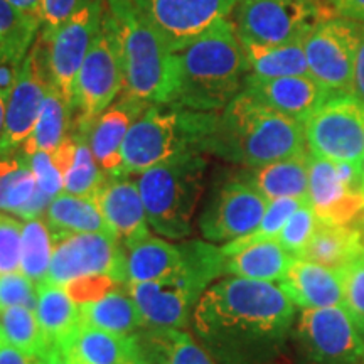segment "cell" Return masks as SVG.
<instances>
[{"label": "cell", "instance_id": "cell-1", "mask_svg": "<svg viewBox=\"0 0 364 364\" xmlns=\"http://www.w3.org/2000/svg\"><path fill=\"white\" fill-rule=\"evenodd\" d=\"M295 309L280 285L228 277L208 287L191 321L215 364H275L294 338Z\"/></svg>", "mask_w": 364, "mask_h": 364}, {"label": "cell", "instance_id": "cell-2", "mask_svg": "<svg viewBox=\"0 0 364 364\" xmlns=\"http://www.w3.org/2000/svg\"><path fill=\"white\" fill-rule=\"evenodd\" d=\"M307 152L304 124L282 115L241 91L225 110L204 154H213L247 169Z\"/></svg>", "mask_w": 364, "mask_h": 364}, {"label": "cell", "instance_id": "cell-3", "mask_svg": "<svg viewBox=\"0 0 364 364\" xmlns=\"http://www.w3.org/2000/svg\"><path fill=\"white\" fill-rule=\"evenodd\" d=\"M177 54L179 95L174 105L196 112H221L243 90L248 63L228 17L213 24Z\"/></svg>", "mask_w": 364, "mask_h": 364}, {"label": "cell", "instance_id": "cell-4", "mask_svg": "<svg viewBox=\"0 0 364 364\" xmlns=\"http://www.w3.org/2000/svg\"><path fill=\"white\" fill-rule=\"evenodd\" d=\"M105 16L120 49L125 93L150 105H174L179 65L166 39L130 0H107Z\"/></svg>", "mask_w": 364, "mask_h": 364}, {"label": "cell", "instance_id": "cell-5", "mask_svg": "<svg viewBox=\"0 0 364 364\" xmlns=\"http://www.w3.org/2000/svg\"><path fill=\"white\" fill-rule=\"evenodd\" d=\"M182 265L167 279L149 284H125L149 329L189 324L198 300L213 280L225 275L221 247L204 241L182 245Z\"/></svg>", "mask_w": 364, "mask_h": 364}, {"label": "cell", "instance_id": "cell-6", "mask_svg": "<svg viewBox=\"0 0 364 364\" xmlns=\"http://www.w3.org/2000/svg\"><path fill=\"white\" fill-rule=\"evenodd\" d=\"M216 120L218 112H196L179 105H150L125 136L122 172L124 176L142 174L182 154H204Z\"/></svg>", "mask_w": 364, "mask_h": 364}, {"label": "cell", "instance_id": "cell-7", "mask_svg": "<svg viewBox=\"0 0 364 364\" xmlns=\"http://www.w3.org/2000/svg\"><path fill=\"white\" fill-rule=\"evenodd\" d=\"M208 162L199 152L150 167L136 177L149 226L164 238L184 240L204 189Z\"/></svg>", "mask_w": 364, "mask_h": 364}, {"label": "cell", "instance_id": "cell-8", "mask_svg": "<svg viewBox=\"0 0 364 364\" xmlns=\"http://www.w3.org/2000/svg\"><path fill=\"white\" fill-rule=\"evenodd\" d=\"M363 29L361 22L327 16L304 39L309 75L329 97L353 95Z\"/></svg>", "mask_w": 364, "mask_h": 364}, {"label": "cell", "instance_id": "cell-9", "mask_svg": "<svg viewBox=\"0 0 364 364\" xmlns=\"http://www.w3.org/2000/svg\"><path fill=\"white\" fill-rule=\"evenodd\" d=\"M327 16L324 0H240L233 22L241 43L279 46L304 41Z\"/></svg>", "mask_w": 364, "mask_h": 364}, {"label": "cell", "instance_id": "cell-10", "mask_svg": "<svg viewBox=\"0 0 364 364\" xmlns=\"http://www.w3.org/2000/svg\"><path fill=\"white\" fill-rule=\"evenodd\" d=\"M294 341L302 364H364V339L344 307L300 311Z\"/></svg>", "mask_w": 364, "mask_h": 364}, {"label": "cell", "instance_id": "cell-11", "mask_svg": "<svg viewBox=\"0 0 364 364\" xmlns=\"http://www.w3.org/2000/svg\"><path fill=\"white\" fill-rule=\"evenodd\" d=\"M309 154L338 164L364 162V103L354 95L326 100L304 122Z\"/></svg>", "mask_w": 364, "mask_h": 364}, {"label": "cell", "instance_id": "cell-12", "mask_svg": "<svg viewBox=\"0 0 364 364\" xmlns=\"http://www.w3.org/2000/svg\"><path fill=\"white\" fill-rule=\"evenodd\" d=\"M86 277H110L127 284L125 248L110 233L54 235V252L44 284L66 287Z\"/></svg>", "mask_w": 364, "mask_h": 364}, {"label": "cell", "instance_id": "cell-13", "mask_svg": "<svg viewBox=\"0 0 364 364\" xmlns=\"http://www.w3.org/2000/svg\"><path fill=\"white\" fill-rule=\"evenodd\" d=\"M307 198L321 223L361 228L364 218L363 164H338L311 156Z\"/></svg>", "mask_w": 364, "mask_h": 364}, {"label": "cell", "instance_id": "cell-14", "mask_svg": "<svg viewBox=\"0 0 364 364\" xmlns=\"http://www.w3.org/2000/svg\"><path fill=\"white\" fill-rule=\"evenodd\" d=\"M124 90V68L113 29L103 12L88 56L81 66L75 86L76 130H86L91 122L107 110Z\"/></svg>", "mask_w": 364, "mask_h": 364}, {"label": "cell", "instance_id": "cell-15", "mask_svg": "<svg viewBox=\"0 0 364 364\" xmlns=\"http://www.w3.org/2000/svg\"><path fill=\"white\" fill-rule=\"evenodd\" d=\"M103 0H85L78 11L51 36L46 46V66L51 85L75 112V86L103 22Z\"/></svg>", "mask_w": 364, "mask_h": 364}, {"label": "cell", "instance_id": "cell-16", "mask_svg": "<svg viewBox=\"0 0 364 364\" xmlns=\"http://www.w3.org/2000/svg\"><path fill=\"white\" fill-rule=\"evenodd\" d=\"M268 201L240 177L221 184L203 209L199 231L209 243H230L260 225Z\"/></svg>", "mask_w": 364, "mask_h": 364}, {"label": "cell", "instance_id": "cell-17", "mask_svg": "<svg viewBox=\"0 0 364 364\" xmlns=\"http://www.w3.org/2000/svg\"><path fill=\"white\" fill-rule=\"evenodd\" d=\"M51 80L46 66V46L41 38L27 54L17 83L6 102V124L0 140V157L19 152L33 134Z\"/></svg>", "mask_w": 364, "mask_h": 364}, {"label": "cell", "instance_id": "cell-18", "mask_svg": "<svg viewBox=\"0 0 364 364\" xmlns=\"http://www.w3.org/2000/svg\"><path fill=\"white\" fill-rule=\"evenodd\" d=\"M174 53L235 12L240 0H130Z\"/></svg>", "mask_w": 364, "mask_h": 364}, {"label": "cell", "instance_id": "cell-19", "mask_svg": "<svg viewBox=\"0 0 364 364\" xmlns=\"http://www.w3.org/2000/svg\"><path fill=\"white\" fill-rule=\"evenodd\" d=\"M108 233L125 250L150 235L149 221L136 179L108 176L95 193Z\"/></svg>", "mask_w": 364, "mask_h": 364}, {"label": "cell", "instance_id": "cell-20", "mask_svg": "<svg viewBox=\"0 0 364 364\" xmlns=\"http://www.w3.org/2000/svg\"><path fill=\"white\" fill-rule=\"evenodd\" d=\"M150 107L144 100L125 93L98 115L86 129L90 149L100 169L108 176H124L122 147L134 122Z\"/></svg>", "mask_w": 364, "mask_h": 364}, {"label": "cell", "instance_id": "cell-21", "mask_svg": "<svg viewBox=\"0 0 364 364\" xmlns=\"http://www.w3.org/2000/svg\"><path fill=\"white\" fill-rule=\"evenodd\" d=\"M241 91L300 124H304L326 100L331 98L312 76L260 78L247 75Z\"/></svg>", "mask_w": 364, "mask_h": 364}, {"label": "cell", "instance_id": "cell-22", "mask_svg": "<svg viewBox=\"0 0 364 364\" xmlns=\"http://www.w3.org/2000/svg\"><path fill=\"white\" fill-rule=\"evenodd\" d=\"M279 285L300 311L344 307L343 270L295 258Z\"/></svg>", "mask_w": 364, "mask_h": 364}, {"label": "cell", "instance_id": "cell-23", "mask_svg": "<svg viewBox=\"0 0 364 364\" xmlns=\"http://www.w3.org/2000/svg\"><path fill=\"white\" fill-rule=\"evenodd\" d=\"M58 349L71 364H142L136 334H115L83 322Z\"/></svg>", "mask_w": 364, "mask_h": 364}, {"label": "cell", "instance_id": "cell-24", "mask_svg": "<svg viewBox=\"0 0 364 364\" xmlns=\"http://www.w3.org/2000/svg\"><path fill=\"white\" fill-rule=\"evenodd\" d=\"M51 198L38 188L27 156L21 152L0 157V213L22 220L43 218Z\"/></svg>", "mask_w": 364, "mask_h": 364}, {"label": "cell", "instance_id": "cell-25", "mask_svg": "<svg viewBox=\"0 0 364 364\" xmlns=\"http://www.w3.org/2000/svg\"><path fill=\"white\" fill-rule=\"evenodd\" d=\"M309 161L311 154L307 150L284 161L245 169L238 177L257 189L268 203L284 198L309 199Z\"/></svg>", "mask_w": 364, "mask_h": 364}, {"label": "cell", "instance_id": "cell-26", "mask_svg": "<svg viewBox=\"0 0 364 364\" xmlns=\"http://www.w3.org/2000/svg\"><path fill=\"white\" fill-rule=\"evenodd\" d=\"M81 322L115 334L132 336L142 329L144 318L125 284H118L102 297L80 304Z\"/></svg>", "mask_w": 364, "mask_h": 364}, {"label": "cell", "instance_id": "cell-27", "mask_svg": "<svg viewBox=\"0 0 364 364\" xmlns=\"http://www.w3.org/2000/svg\"><path fill=\"white\" fill-rule=\"evenodd\" d=\"M142 364H215L189 332L157 327L136 334Z\"/></svg>", "mask_w": 364, "mask_h": 364}, {"label": "cell", "instance_id": "cell-28", "mask_svg": "<svg viewBox=\"0 0 364 364\" xmlns=\"http://www.w3.org/2000/svg\"><path fill=\"white\" fill-rule=\"evenodd\" d=\"M182 265L181 247L145 236L125 250L127 284H149L171 277Z\"/></svg>", "mask_w": 364, "mask_h": 364}, {"label": "cell", "instance_id": "cell-29", "mask_svg": "<svg viewBox=\"0 0 364 364\" xmlns=\"http://www.w3.org/2000/svg\"><path fill=\"white\" fill-rule=\"evenodd\" d=\"M295 257L277 240L252 245L226 258L225 275L280 284Z\"/></svg>", "mask_w": 364, "mask_h": 364}, {"label": "cell", "instance_id": "cell-30", "mask_svg": "<svg viewBox=\"0 0 364 364\" xmlns=\"http://www.w3.org/2000/svg\"><path fill=\"white\" fill-rule=\"evenodd\" d=\"M36 316L49 348H61L81 324L78 302L68 294L65 287L59 285H38Z\"/></svg>", "mask_w": 364, "mask_h": 364}, {"label": "cell", "instance_id": "cell-31", "mask_svg": "<svg viewBox=\"0 0 364 364\" xmlns=\"http://www.w3.org/2000/svg\"><path fill=\"white\" fill-rule=\"evenodd\" d=\"M364 252L361 228L334 226L318 221V226L304 250L302 260L343 270Z\"/></svg>", "mask_w": 364, "mask_h": 364}, {"label": "cell", "instance_id": "cell-32", "mask_svg": "<svg viewBox=\"0 0 364 364\" xmlns=\"http://www.w3.org/2000/svg\"><path fill=\"white\" fill-rule=\"evenodd\" d=\"M44 221L54 235L108 233L95 198L59 193L44 213Z\"/></svg>", "mask_w": 364, "mask_h": 364}, {"label": "cell", "instance_id": "cell-33", "mask_svg": "<svg viewBox=\"0 0 364 364\" xmlns=\"http://www.w3.org/2000/svg\"><path fill=\"white\" fill-rule=\"evenodd\" d=\"M73 113L71 105L49 85L33 134L22 145L21 152L24 156H33L36 152H51L56 149L71 134Z\"/></svg>", "mask_w": 364, "mask_h": 364}, {"label": "cell", "instance_id": "cell-34", "mask_svg": "<svg viewBox=\"0 0 364 364\" xmlns=\"http://www.w3.org/2000/svg\"><path fill=\"white\" fill-rule=\"evenodd\" d=\"M248 63V75L260 78L311 76L304 41L279 46L241 43Z\"/></svg>", "mask_w": 364, "mask_h": 364}, {"label": "cell", "instance_id": "cell-35", "mask_svg": "<svg viewBox=\"0 0 364 364\" xmlns=\"http://www.w3.org/2000/svg\"><path fill=\"white\" fill-rule=\"evenodd\" d=\"M54 252V233L44 218L26 220L22 228L21 272L36 285H43L48 279Z\"/></svg>", "mask_w": 364, "mask_h": 364}, {"label": "cell", "instance_id": "cell-36", "mask_svg": "<svg viewBox=\"0 0 364 364\" xmlns=\"http://www.w3.org/2000/svg\"><path fill=\"white\" fill-rule=\"evenodd\" d=\"M75 134H70L63 140V144H59L51 152H36L33 156H27L38 188L48 198L53 199L59 193H63L65 177L70 171L73 159H75Z\"/></svg>", "mask_w": 364, "mask_h": 364}, {"label": "cell", "instance_id": "cell-37", "mask_svg": "<svg viewBox=\"0 0 364 364\" xmlns=\"http://www.w3.org/2000/svg\"><path fill=\"white\" fill-rule=\"evenodd\" d=\"M0 334L29 356L43 358L51 349L33 309L11 307L0 312Z\"/></svg>", "mask_w": 364, "mask_h": 364}, {"label": "cell", "instance_id": "cell-38", "mask_svg": "<svg viewBox=\"0 0 364 364\" xmlns=\"http://www.w3.org/2000/svg\"><path fill=\"white\" fill-rule=\"evenodd\" d=\"M41 31L39 19H29L0 44V97L7 102L22 66Z\"/></svg>", "mask_w": 364, "mask_h": 364}, {"label": "cell", "instance_id": "cell-39", "mask_svg": "<svg viewBox=\"0 0 364 364\" xmlns=\"http://www.w3.org/2000/svg\"><path fill=\"white\" fill-rule=\"evenodd\" d=\"M306 203H309V199H302V198H284V199L270 201L268 203L265 215L262 218L260 225L255 228L252 233H248L247 236H241L238 240L223 245L221 247L223 255L228 258L231 257V255L241 252L243 248L252 247V245L277 240V236L280 235L282 228L285 226V223L289 221V218Z\"/></svg>", "mask_w": 364, "mask_h": 364}, {"label": "cell", "instance_id": "cell-40", "mask_svg": "<svg viewBox=\"0 0 364 364\" xmlns=\"http://www.w3.org/2000/svg\"><path fill=\"white\" fill-rule=\"evenodd\" d=\"M75 139V159H73L70 171L65 177L63 193L93 198L107 174L100 169L97 159L91 152L88 139H86V130H76Z\"/></svg>", "mask_w": 364, "mask_h": 364}, {"label": "cell", "instance_id": "cell-41", "mask_svg": "<svg viewBox=\"0 0 364 364\" xmlns=\"http://www.w3.org/2000/svg\"><path fill=\"white\" fill-rule=\"evenodd\" d=\"M318 226V218L314 213L311 204L306 203L302 204L292 216L289 218V221L285 223V226L282 228L280 235L277 236V241L289 252L292 257L300 258L302 257L304 250L307 248L309 241L312 240L314 233H316Z\"/></svg>", "mask_w": 364, "mask_h": 364}, {"label": "cell", "instance_id": "cell-42", "mask_svg": "<svg viewBox=\"0 0 364 364\" xmlns=\"http://www.w3.org/2000/svg\"><path fill=\"white\" fill-rule=\"evenodd\" d=\"M344 309L356 324L364 339V252L343 268Z\"/></svg>", "mask_w": 364, "mask_h": 364}, {"label": "cell", "instance_id": "cell-43", "mask_svg": "<svg viewBox=\"0 0 364 364\" xmlns=\"http://www.w3.org/2000/svg\"><path fill=\"white\" fill-rule=\"evenodd\" d=\"M11 307H38V285L22 272L0 275V312Z\"/></svg>", "mask_w": 364, "mask_h": 364}, {"label": "cell", "instance_id": "cell-44", "mask_svg": "<svg viewBox=\"0 0 364 364\" xmlns=\"http://www.w3.org/2000/svg\"><path fill=\"white\" fill-rule=\"evenodd\" d=\"M22 228L17 218L0 213V275L21 272Z\"/></svg>", "mask_w": 364, "mask_h": 364}, {"label": "cell", "instance_id": "cell-45", "mask_svg": "<svg viewBox=\"0 0 364 364\" xmlns=\"http://www.w3.org/2000/svg\"><path fill=\"white\" fill-rule=\"evenodd\" d=\"M83 2L85 0H43L39 11V38L43 41L51 39V36L78 11Z\"/></svg>", "mask_w": 364, "mask_h": 364}, {"label": "cell", "instance_id": "cell-46", "mask_svg": "<svg viewBox=\"0 0 364 364\" xmlns=\"http://www.w3.org/2000/svg\"><path fill=\"white\" fill-rule=\"evenodd\" d=\"M29 19H38V17L24 16V14L17 12L7 0H0V44H2L7 38H11V36Z\"/></svg>", "mask_w": 364, "mask_h": 364}, {"label": "cell", "instance_id": "cell-47", "mask_svg": "<svg viewBox=\"0 0 364 364\" xmlns=\"http://www.w3.org/2000/svg\"><path fill=\"white\" fill-rule=\"evenodd\" d=\"M331 16L364 22V0H324Z\"/></svg>", "mask_w": 364, "mask_h": 364}, {"label": "cell", "instance_id": "cell-48", "mask_svg": "<svg viewBox=\"0 0 364 364\" xmlns=\"http://www.w3.org/2000/svg\"><path fill=\"white\" fill-rule=\"evenodd\" d=\"M0 364H41V356H29L0 334Z\"/></svg>", "mask_w": 364, "mask_h": 364}, {"label": "cell", "instance_id": "cell-49", "mask_svg": "<svg viewBox=\"0 0 364 364\" xmlns=\"http://www.w3.org/2000/svg\"><path fill=\"white\" fill-rule=\"evenodd\" d=\"M353 95L364 103V29H363V36H361V43H359V49H358Z\"/></svg>", "mask_w": 364, "mask_h": 364}, {"label": "cell", "instance_id": "cell-50", "mask_svg": "<svg viewBox=\"0 0 364 364\" xmlns=\"http://www.w3.org/2000/svg\"><path fill=\"white\" fill-rule=\"evenodd\" d=\"M11 6L16 9L17 12L24 14V16L29 17H38L39 19V11L43 0H7Z\"/></svg>", "mask_w": 364, "mask_h": 364}, {"label": "cell", "instance_id": "cell-51", "mask_svg": "<svg viewBox=\"0 0 364 364\" xmlns=\"http://www.w3.org/2000/svg\"><path fill=\"white\" fill-rule=\"evenodd\" d=\"M41 364H71L68 358L59 351L58 348H51L48 353L41 358Z\"/></svg>", "mask_w": 364, "mask_h": 364}, {"label": "cell", "instance_id": "cell-52", "mask_svg": "<svg viewBox=\"0 0 364 364\" xmlns=\"http://www.w3.org/2000/svg\"><path fill=\"white\" fill-rule=\"evenodd\" d=\"M4 124H6V100L0 97V140L4 135Z\"/></svg>", "mask_w": 364, "mask_h": 364}, {"label": "cell", "instance_id": "cell-53", "mask_svg": "<svg viewBox=\"0 0 364 364\" xmlns=\"http://www.w3.org/2000/svg\"><path fill=\"white\" fill-rule=\"evenodd\" d=\"M361 233H363V241H364V218H363V223H361Z\"/></svg>", "mask_w": 364, "mask_h": 364}, {"label": "cell", "instance_id": "cell-54", "mask_svg": "<svg viewBox=\"0 0 364 364\" xmlns=\"http://www.w3.org/2000/svg\"><path fill=\"white\" fill-rule=\"evenodd\" d=\"M363 176H364V162H363Z\"/></svg>", "mask_w": 364, "mask_h": 364}]
</instances>
